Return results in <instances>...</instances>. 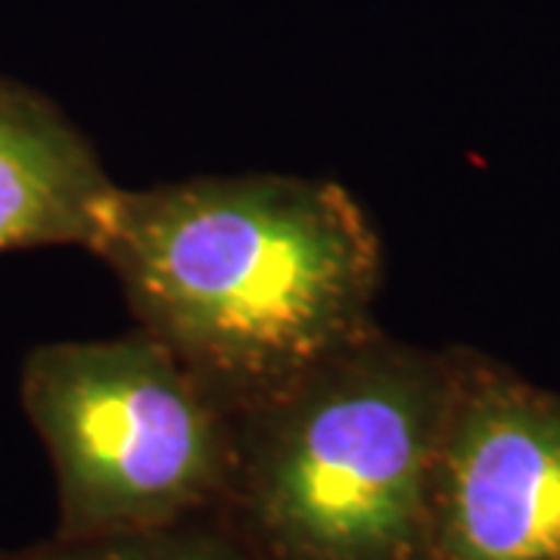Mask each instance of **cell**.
I'll return each instance as SVG.
<instances>
[{
    "label": "cell",
    "instance_id": "cell-5",
    "mask_svg": "<svg viewBox=\"0 0 560 560\" xmlns=\"http://www.w3.org/2000/svg\"><path fill=\"white\" fill-rule=\"evenodd\" d=\"M119 184L50 97L0 79V253L32 246L97 249Z\"/></svg>",
    "mask_w": 560,
    "mask_h": 560
},
{
    "label": "cell",
    "instance_id": "cell-3",
    "mask_svg": "<svg viewBox=\"0 0 560 560\" xmlns=\"http://www.w3.org/2000/svg\"><path fill=\"white\" fill-rule=\"evenodd\" d=\"M20 401L50 458L57 539H113L219 514L237 430L156 337L44 342Z\"/></svg>",
    "mask_w": 560,
    "mask_h": 560
},
{
    "label": "cell",
    "instance_id": "cell-6",
    "mask_svg": "<svg viewBox=\"0 0 560 560\" xmlns=\"http://www.w3.org/2000/svg\"><path fill=\"white\" fill-rule=\"evenodd\" d=\"M0 560H256L228 526L190 521L113 539H50L0 548Z\"/></svg>",
    "mask_w": 560,
    "mask_h": 560
},
{
    "label": "cell",
    "instance_id": "cell-4",
    "mask_svg": "<svg viewBox=\"0 0 560 560\" xmlns=\"http://www.w3.org/2000/svg\"><path fill=\"white\" fill-rule=\"evenodd\" d=\"M423 560H560V396L455 359Z\"/></svg>",
    "mask_w": 560,
    "mask_h": 560
},
{
    "label": "cell",
    "instance_id": "cell-1",
    "mask_svg": "<svg viewBox=\"0 0 560 560\" xmlns=\"http://www.w3.org/2000/svg\"><path fill=\"white\" fill-rule=\"evenodd\" d=\"M94 256L237 420L374 337L383 246L342 184L296 175L121 187Z\"/></svg>",
    "mask_w": 560,
    "mask_h": 560
},
{
    "label": "cell",
    "instance_id": "cell-2",
    "mask_svg": "<svg viewBox=\"0 0 560 560\" xmlns=\"http://www.w3.org/2000/svg\"><path fill=\"white\" fill-rule=\"evenodd\" d=\"M452 374L377 330L234 420L224 526L256 560H423Z\"/></svg>",
    "mask_w": 560,
    "mask_h": 560
}]
</instances>
